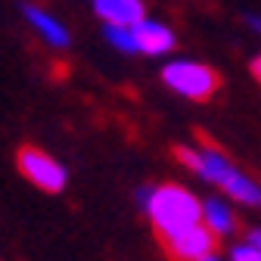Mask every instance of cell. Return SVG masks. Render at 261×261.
Segmentation results:
<instances>
[{"instance_id":"cell-1","label":"cell","mask_w":261,"mask_h":261,"mask_svg":"<svg viewBox=\"0 0 261 261\" xmlns=\"http://www.w3.org/2000/svg\"><path fill=\"white\" fill-rule=\"evenodd\" d=\"M177 162L190 174H196L205 184L218 187L227 199H233L240 205H249V208H261V184L249 171L233 165L218 146H208V143L177 146Z\"/></svg>"},{"instance_id":"cell-2","label":"cell","mask_w":261,"mask_h":261,"mask_svg":"<svg viewBox=\"0 0 261 261\" xmlns=\"http://www.w3.org/2000/svg\"><path fill=\"white\" fill-rule=\"evenodd\" d=\"M137 205L146 212L159 237H171L190 224L202 221V199L180 184H159V187H137Z\"/></svg>"},{"instance_id":"cell-3","label":"cell","mask_w":261,"mask_h":261,"mask_svg":"<svg viewBox=\"0 0 261 261\" xmlns=\"http://www.w3.org/2000/svg\"><path fill=\"white\" fill-rule=\"evenodd\" d=\"M162 81L168 90H174L184 100L205 103L218 93V75L212 65L196 59H168L162 65Z\"/></svg>"},{"instance_id":"cell-4","label":"cell","mask_w":261,"mask_h":261,"mask_svg":"<svg viewBox=\"0 0 261 261\" xmlns=\"http://www.w3.org/2000/svg\"><path fill=\"white\" fill-rule=\"evenodd\" d=\"M16 165L28 184H35L44 193H62L65 184H69V168L56 155H50L38 146H22L16 155Z\"/></svg>"},{"instance_id":"cell-5","label":"cell","mask_w":261,"mask_h":261,"mask_svg":"<svg viewBox=\"0 0 261 261\" xmlns=\"http://www.w3.org/2000/svg\"><path fill=\"white\" fill-rule=\"evenodd\" d=\"M162 243H165V249L174 261H205L208 255L218 252V237L202 221L184 227V230H177L171 237H162Z\"/></svg>"},{"instance_id":"cell-6","label":"cell","mask_w":261,"mask_h":261,"mask_svg":"<svg viewBox=\"0 0 261 261\" xmlns=\"http://www.w3.org/2000/svg\"><path fill=\"white\" fill-rule=\"evenodd\" d=\"M22 16L50 50H69L72 47V35H69V28H65V22L59 16H53L50 10L35 7V4H22Z\"/></svg>"},{"instance_id":"cell-7","label":"cell","mask_w":261,"mask_h":261,"mask_svg":"<svg viewBox=\"0 0 261 261\" xmlns=\"http://www.w3.org/2000/svg\"><path fill=\"white\" fill-rule=\"evenodd\" d=\"M134 38H137V56H168L177 47L174 28L159 22V19H143L134 25Z\"/></svg>"},{"instance_id":"cell-8","label":"cell","mask_w":261,"mask_h":261,"mask_svg":"<svg viewBox=\"0 0 261 261\" xmlns=\"http://www.w3.org/2000/svg\"><path fill=\"white\" fill-rule=\"evenodd\" d=\"M93 13L106 25H137L146 19L143 0H93Z\"/></svg>"},{"instance_id":"cell-9","label":"cell","mask_w":261,"mask_h":261,"mask_svg":"<svg viewBox=\"0 0 261 261\" xmlns=\"http://www.w3.org/2000/svg\"><path fill=\"white\" fill-rule=\"evenodd\" d=\"M202 224L221 240L237 230V215L230 202H224V196H208V199H202Z\"/></svg>"},{"instance_id":"cell-10","label":"cell","mask_w":261,"mask_h":261,"mask_svg":"<svg viewBox=\"0 0 261 261\" xmlns=\"http://www.w3.org/2000/svg\"><path fill=\"white\" fill-rule=\"evenodd\" d=\"M103 38L112 50L124 53V56H137V38H134V25H106Z\"/></svg>"},{"instance_id":"cell-11","label":"cell","mask_w":261,"mask_h":261,"mask_svg":"<svg viewBox=\"0 0 261 261\" xmlns=\"http://www.w3.org/2000/svg\"><path fill=\"white\" fill-rule=\"evenodd\" d=\"M227 261H261V249L249 240L243 243H233L230 249H227Z\"/></svg>"},{"instance_id":"cell-12","label":"cell","mask_w":261,"mask_h":261,"mask_svg":"<svg viewBox=\"0 0 261 261\" xmlns=\"http://www.w3.org/2000/svg\"><path fill=\"white\" fill-rule=\"evenodd\" d=\"M243 22H246V28H252L255 35L261 38V13H258V10H249V13H243Z\"/></svg>"},{"instance_id":"cell-13","label":"cell","mask_w":261,"mask_h":261,"mask_svg":"<svg viewBox=\"0 0 261 261\" xmlns=\"http://www.w3.org/2000/svg\"><path fill=\"white\" fill-rule=\"evenodd\" d=\"M252 75H255V81L261 84V53H258V56L252 59Z\"/></svg>"},{"instance_id":"cell-14","label":"cell","mask_w":261,"mask_h":261,"mask_svg":"<svg viewBox=\"0 0 261 261\" xmlns=\"http://www.w3.org/2000/svg\"><path fill=\"white\" fill-rule=\"evenodd\" d=\"M249 243H255L258 249H261V227H255V230H249V237H246Z\"/></svg>"},{"instance_id":"cell-15","label":"cell","mask_w":261,"mask_h":261,"mask_svg":"<svg viewBox=\"0 0 261 261\" xmlns=\"http://www.w3.org/2000/svg\"><path fill=\"white\" fill-rule=\"evenodd\" d=\"M205 261H224V258H221V255H218V252H215V255H208V258H205Z\"/></svg>"}]
</instances>
